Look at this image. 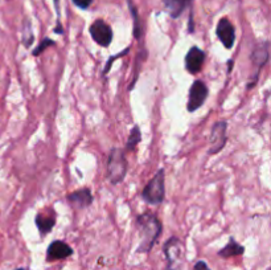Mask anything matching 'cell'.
Segmentation results:
<instances>
[{
  "instance_id": "obj_1",
  "label": "cell",
  "mask_w": 271,
  "mask_h": 270,
  "mask_svg": "<svg viewBox=\"0 0 271 270\" xmlns=\"http://www.w3.org/2000/svg\"><path fill=\"white\" fill-rule=\"evenodd\" d=\"M135 227L139 235V245L136 253H150L162 236L163 225L158 216L152 212L139 215L135 220Z\"/></svg>"
},
{
  "instance_id": "obj_2",
  "label": "cell",
  "mask_w": 271,
  "mask_h": 270,
  "mask_svg": "<svg viewBox=\"0 0 271 270\" xmlns=\"http://www.w3.org/2000/svg\"><path fill=\"white\" fill-rule=\"evenodd\" d=\"M127 168H129V163L125 151L119 147L111 148L107 159V177L110 183L113 186L122 183L127 175Z\"/></svg>"
},
{
  "instance_id": "obj_3",
  "label": "cell",
  "mask_w": 271,
  "mask_h": 270,
  "mask_svg": "<svg viewBox=\"0 0 271 270\" xmlns=\"http://www.w3.org/2000/svg\"><path fill=\"white\" fill-rule=\"evenodd\" d=\"M165 170L159 168L142 191V199L150 206H159L165 199Z\"/></svg>"
},
{
  "instance_id": "obj_4",
  "label": "cell",
  "mask_w": 271,
  "mask_h": 270,
  "mask_svg": "<svg viewBox=\"0 0 271 270\" xmlns=\"http://www.w3.org/2000/svg\"><path fill=\"white\" fill-rule=\"evenodd\" d=\"M163 253L165 256V270H178L181 261L184 258V244L176 236H172L165 241L163 246Z\"/></svg>"
},
{
  "instance_id": "obj_5",
  "label": "cell",
  "mask_w": 271,
  "mask_h": 270,
  "mask_svg": "<svg viewBox=\"0 0 271 270\" xmlns=\"http://www.w3.org/2000/svg\"><path fill=\"white\" fill-rule=\"evenodd\" d=\"M268 47H270V42L268 41H262L259 42L257 47L254 48L252 53V61L255 65V73L248 84V89H253L255 86V84L258 82L259 73L263 68L267 65L268 58H270V52H268Z\"/></svg>"
},
{
  "instance_id": "obj_6",
  "label": "cell",
  "mask_w": 271,
  "mask_h": 270,
  "mask_svg": "<svg viewBox=\"0 0 271 270\" xmlns=\"http://www.w3.org/2000/svg\"><path fill=\"white\" fill-rule=\"evenodd\" d=\"M208 94H209V90H208V86L205 85V82H203L201 80L194 81L192 86H190L189 96H188V111L193 112L197 109H200L204 103H205V101H207Z\"/></svg>"
},
{
  "instance_id": "obj_7",
  "label": "cell",
  "mask_w": 271,
  "mask_h": 270,
  "mask_svg": "<svg viewBox=\"0 0 271 270\" xmlns=\"http://www.w3.org/2000/svg\"><path fill=\"white\" fill-rule=\"evenodd\" d=\"M226 130H228V122H226V121H219V122L214 123L212 130H210V148L208 150V155L218 154V152L225 147L226 142H228Z\"/></svg>"
},
{
  "instance_id": "obj_8",
  "label": "cell",
  "mask_w": 271,
  "mask_h": 270,
  "mask_svg": "<svg viewBox=\"0 0 271 270\" xmlns=\"http://www.w3.org/2000/svg\"><path fill=\"white\" fill-rule=\"evenodd\" d=\"M89 32H90V36L93 37L94 41L97 42L100 47L107 48L111 44V41H113V29L102 19L95 20L90 26V28H89Z\"/></svg>"
},
{
  "instance_id": "obj_9",
  "label": "cell",
  "mask_w": 271,
  "mask_h": 270,
  "mask_svg": "<svg viewBox=\"0 0 271 270\" xmlns=\"http://www.w3.org/2000/svg\"><path fill=\"white\" fill-rule=\"evenodd\" d=\"M216 35L226 49H232L236 42V29L228 17H223L217 24Z\"/></svg>"
},
{
  "instance_id": "obj_10",
  "label": "cell",
  "mask_w": 271,
  "mask_h": 270,
  "mask_svg": "<svg viewBox=\"0 0 271 270\" xmlns=\"http://www.w3.org/2000/svg\"><path fill=\"white\" fill-rule=\"evenodd\" d=\"M205 57H207V55L203 49H200L199 47H192L184 58L187 72H189L190 74L200 73L204 66V62H205Z\"/></svg>"
},
{
  "instance_id": "obj_11",
  "label": "cell",
  "mask_w": 271,
  "mask_h": 270,
  "mask_svg": "<svg viewBox=\"0 0 271 270\" xmlns=\"http://www.w3.org/2000/svg\"><path fill=\"white\" fill-rule=\"evenodd\" d=\"M71 254H73V249L70 245L61 241V240H55L46 249L45 260L46 262H55V261L66 260Z\"/></svg>"
},
{
  "instance_id": "obj_12",
  "label": "cell",
  "mask_w": 271,
  "mask_h": 270,
  "mask_svg": "<svg viewBox=\"0 0 271 270\" xmlns=\"http://www.w3.org/2000/svg\"><path fill=\"white\" fill-rule=\"evenodd\" d=\"M66 199L73 208L85 209L93 204V193L89 188H82V190H77L69 193Z\"/></svg>"
},
{
  "instance_id": "obj_13",
  "label": "cell",
  "mask_w": 271,
  "mask_h": 270,
  "mask_svg": "<svg viewBox=\"0 0 271 270\" xmlns=\"http://www.w3.org/2000/svg\"><path fill=\"white\" fill-rule=\"evenodd\" d=\"M35 224L42 237L48 235V233H51L56 225V217L53 211H51V215H49V212L37 213L35 217Z\"/></svg>"
},
{
  "instance_id": "obj_14",
  "label": "cell",
  "mask_w": 271,
  "mask_h": 270,
  "mask_svg": "<svg viewBox=\"0 0 271 270\" xmlns=\"http://www.w3.org/2000/svg\"><path fill=\"white\" fill-rule=\"evenodd\" d=\"M193 0H163L164 8L172 19H178Z\"/></svg>"
},
{
  "instance_id": "obj_15",
  "label": "cell",
  "mask_w": 271,
  "mask_h": 270,
  "mask_svg": "<svg viewBox=\"0 0 271 270\" xmlns=\"http://www.w3.org/2000/svg\"><path fill=\"white\" fill-rule=\"evenodd\" d=\"M245 253V246L234 240V237L229 238V242L225 245V246L218 251V257L221 258H232L237 257V256H242Z\"/></svg>"
},
{
  "instance_id": "obj_16",
  "label": "cell",
  "mask_w": 271,
  "mask_h": 270,
  "mask_svg": "<svg viewBox=\"0 0 271 270\" xmlns=\"http://www.w3.org/2000/svg\"><path fill=\"white\" fill-rule=\"evenodd\" d=\"M142 141V132H140V127L139 126H134L131 131H130L129 139L126 143V151H133L134 148L140 143Z\"/></svg>"
},
{
  "instance_id": "obj_17",
  "label": "cell",
  "mask_w": 271,
  "mask_h": 270,
  "mask_svg": "<svg viewBox=\"0 0 271 270\" xmlns=\"http://www.w3.org/2000/svg\"><path fill=\"white\" fill-rule=\"evenodd\" d=\"M35 36L32 32V26L29 20H24V27H23V45L26 48H29L33 44Z\"/></svg>"
},
{
  "instance_id": "obj_18",
  "label": "cell",
  "mask_w": 271,
  "mask_h": 270,
  "mask_svg": "<svg viewBox=\"0 0 271 270\" xmlns=\"http://www.w3.org/2000/svg\"><path fill=\"white\" fill-rule=\"evenodd\" d=\"M145 57H147V51H145V49H142V51L139 52L138 57H136V65H135V69H134V72H135V76L133 77V81H131V84H130L129 90H133V87L135 86L136 80H138V76H139V68H140V64L144 61Z\"/></svg>"
},
{
  "instance_id": "obj_19",
  "label": "cell",
  "mask_w": 271,
  "mask_h": 270,
  "mask_svg": "<svg viewBox=\"0 0 271 270\" xmlns=\"http://www.w3.org/2000/svg\"><path fill=\"white\" fill-rule=\"evenodd\" d=\"M55 45H56L55 40L49 39V37H45V39H42L41 42H40V44L37 45V47H36L35 51L32 52V55L35 56V57H36V56H40L42 53V52L45 51V49H48L49 47H55Z\"/></svg>"
},
{
  "instance_id": "obj_20",
  "label": "cell",
  "mask_w": 271,
  "mask_h": 270,
  "mask_svg": "<svg viewBox=\"0 0 271 270\" xmlns=\"http://www.w3.org/2000/svg\"><path fill=\"white\" fill-rule=\"evenodd\" d=\"M129 51H130V47H129V48L125 49V52H120V53H118V55L113 56V57H110L109 60H107L106 66H105L104 72H102V74H104V77H105V76H106L107 73H109V72H110V68H111V65H113V62L115 61L116 58H119V57H123V56H126L127 53H129Z\"/></svg>"
},
{
  "instance_id": "obj_21",
  "label": "cell",
  "mask_w": 271,
  "mask_h": 270,
  "mask_svg": "<svg viewBox=\"0 0 271 270\" xmlns=\"http://www.w3.org/2000/svg\"><path fill=\"white\" fill-rule=\"evenodd\" d=\"M55 2V7H56V12H57V24H56V28H55V33H57V35H62L64 33V29H62V26H61V21H60V10H58V0H53Z\"/></svg>"
},
{
  "instance_id": "obj_22",
  "label": "cell",
  "mask_w": 271,
  "mask_h": 270,
  "mask_svg": "<svg viewBox=\"0 0 271 270\" xmlns=\"http://www.w3.org/2000/svg\"><path fill=\"white\" fill-rule=\"evenodd\" d=\"M75 6H77L78 8H81V10H87L89 7L91 6L93 3V0H71Z\"/></svg>"
},
{
  "instance_id": "obj_23",
  "label": "cell",
  "mask_w": 271,
  "mask_h": 270,
  "mask_svg": "<svg viewBox=\"0 0 271 270\" xmlns=\"http://www.w3.org/2000/svg\"><path fill=\"white\" fill-rule=\"evenodd\" d=\"M193 270H210V267L208 266V264L205 262V261L200 260V261H197L196 264H194Z\"/></svg>"
},
{
  "instance_id": "obj_24",
  "label": "cell",
  "mask_w": 271,
  "mask_h": 270,
  "mask_svg": "<svg viewBox=\"0 0 271 270\" xmlns=\"http://www.w3.org/2000/svg\"><path fill=\"white\" fill-rule=\"evenodd\" d=\"M188 32L193 33V16H192V13L189 15V28H188Z\"/></svg>"
},
{
  "instance_id": "obj_25",
  "label": "cell",
  "mask_w": 271,
  "mask_h": 270,
  "mask_svg": "<svg viewBox=\"0 0 271 270\" xmlns=\"http://www.w3.org/2000/svg\"><path fill=\"white\" fill-rule=\"evenodd\" d=\"M233 64H234V61H233V60H229V61H228V73H230V72H232Z\"/></svg>"
},
{
  "instance_id": "obj_26",
  "label": "cell",
  "mask_w": 271,
  "mask_h": 270,
  "mask_svg": "<svg viewBox=\"0 0 271 270\" xmlns=\"http://www.w3.org/2000/svg\"><path fill=\"white\" fill-rule=\"evenodd\" d=\"M15 270H26V269H24V267H17V269H15Z\"/></svg>"
}]
</instances>
